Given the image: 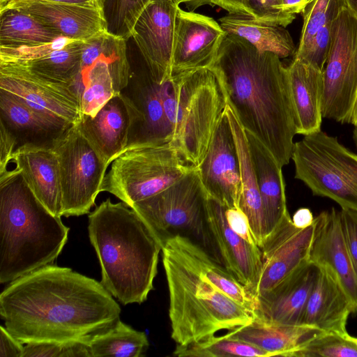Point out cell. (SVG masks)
<instances>
[{
  "mask_svg": "<svg viewBox=\"0 0 357 357\" xmlns=\"http://www.w3.org/2000/svg\"><path fill=\"white\" fill-rule=\"evenodd\" d=\"M120 313L101 282L54 264L10 282L0 294L5 327L23 344L89 337Z\"/></svg>",
  "mask_w": 357,
  "mask_h": 357,
  "instance_id": "cell-1",
  "label": "cell"
},
{
  "mask_svg": "<svg viewBox=\"0 0 357 357\" xmlns=\"http://www.w3.org/2000/svg\"><path fill=\"white\" fill-rule=\"evenodd\" d=\"M227 102L246 131L282 167L291 158L296 132L287 68L271 52H259L245 39L226 33L211 67Z\"/></svg>",
  "mask_w": 357,
  "mask_h": 357,
  "instance_id": "cell-2",
  "label": "cell"
},
{
  "mask_svg": "<svg viewBox=\"0 0 357 357\" xmlns=\"http://www.w3.org/2000/svg\"><path fill=\"white\" fill-rule=\"evenodd\" d=\"M124 202L103 201L89 215V236L101 267V283L123 305L142 303L153 289L162 246Z\"/></svg>",
  "mask_w": 357,
  "mask_h": 357,
  "instance_id": "cell-3",
  "label": "cell"
},
{
  "mask_svg": "<svg viewBox=\"0 0 357 357\" xmlns=\"http://www.w3.org/2000/svg\"><path fill=\"white\" fill-rule=\"evenodd\" d=\"M69 227L36 197L15 168L0 174V282L53 264Z\"/></svg>",
  "mask_w": 357,
  "mask_h": 357,
  "instance_id": "cell-4",
  "label": "cell"
},
{
  "mask_svg": "<svg viewBox=\"0 0 357 357\" xmlns=\"http://www.w3.org/2000/svg\"><path fill=\"white\" fill-rule=\"evenodd\" d=\"M162 255L169 297L171 336L177 344L197 342L252 321L254 312L201 274L172 238L162 245Z\"/></svg>",
  "mask_w": 357,
  "mask_h": 357,
  "instance_id": "cell-5",
  "label": "cell"
},
{
  "mask_svg": "<svg viewBox=\"0 0 357 357\" xmlns=\"http://www.w3.org/2000/svg\"><path fill=\"white\" fill-rule=\"evenodd\" d=\"M171 142L182 158L197 167L204 158L228 104L222 83L212 68L173 75L161 84Z\"/></svg>",
  "mask_w": 357,
  "mask_h": 357,
  "instance_id": "cell-6",
  "label": "cell"
},
{
  "mask_svg": "<svg viewBox=\"0 0 357 357\" xmlns=\"http://www.w3.org/2000/svg\"><path fill=\"white\" fill-rule=\"evenodd\" d=\"M208 194L197 167L159 193L135 203L132 208L161 246L172 236L188 237L219 261L206 220Z\"/></svg>",
  "mask_w": 357,
  "mask_h": 357,
  "instance_id": "cell-7",
  "label": "cell"
},
{
  "mask_svg": "<svg viewBox=\"0 0 357 357\" xmlns=\"http://www.w3.org/2000/svg\"><path fill=\"white\" fill-rule=\"evenodd\" d=\"M294 143L295 178L315 196L357 212V154L321 130Z\"/></svg>",
  "mask_w": 357,
  "mask_h": 357,
  "instance_id": "cell-8",
  "label": "cell"
},
{
  "mask_svg": "<svg viewBox=\"0 0 357 357\" xmlns=\"http://www.w3.org/2000/svg\"><path fill=\"white\" fill-rule=\"evenodd\" d=\"M101 185L130 208L173 185L194 167L170 142L131 146L110 164Z\"/></svg>",
  "mask_w": 357,
  "mask_h": 357,
  "instance_id": "cell-9",
  "label": "cell"
},
{
  "mask_svg": "<svg viewBox=\"0 0 357 357\" xmlns=\"http://www.w3.org/2000/svg\"><path fill=\"white\" fill-rule=\"evenodd\" d=\"M59 166L62 216L89 213L95 204L109 165L72 126L54 149Z\"/></svg>",
  "mask_w": 357,
  "mask_h": 357,
  "instance_id": "cell-10",
  "label": "cell"
},
{
  "mask_svg": "<svg viewBox=\"0 0 357 357\" xmlns=\"http://www.w3.org/2000/svg\"><path fill=\"white\" fill-rule=\"evenodd\" d=\"M323 117L348 123L357 94V15L347 6L333 21L324 70Z\"/></svg>",
  "mask_w": 357,
  "mask_h": 357,
  "instance_id": "cell-11",
  "label": "cell"
},
{
  "mask_svg": "<svg viewBox=\"0 0 357 357\" xmlns=\"http://www.w3.org/2000/svg\"><path fill=\"white\" fill-rule=\"evenodd\" d=\"M0 90L36 111L74 125L82 116L72 86L48 80L16 63L0 61Z\"/></svg>",
  "mask_w": 357,
  "mask_h": 357,
  "instance_id": "cell-12",
  "label": "cell"
},
{
  "mask_svg": "<svg viewBox=\"0 0 357 357\" xmlns=\"http://www.w3.org/2000/svg\"><path fill=\"white\" fill-rule=\"evenodd\" d=\"M119 93L130 114L126 149L171 142V128L164 110L161 84L154 80L146 64L143 70H137L130 66L128 84Z\"/></svg>",
  "mask_w": 357,
  "mask_h": 357,
  "instance_id": "cell-13",
  "label": "cell"
},
{
  "mask_svg": "<svg viewBox=\"0 0 357 357\" xmlns=\"http://www.w3.org/2000/svg\"><path fill=\"white\" fill-rule=\"evenodd\" d=\"M314 227V221L308 227H296L287 213L266 236L260 248L262 268L255 294V300L310 261Z\"/></svg>",
  "mask_w": 357,
  "mask_h": 357,
  "instance_id": "cell-14",
  "label": "cell"
},
{
  "mask_svg": "<svg viewBox=\"0 0 357 357\" xmlns=\"http://www.w3.org/2000/svg\"><path fill=\"white\" fill-rule=\"evenodd\" d=\"M179 5L173 0H151L132 32L153 78L159 84L172 75L175 20Z\"/></svg>",
  "mask_w": 357,
  "mask_h": 357,
  "instance_id": "cell-15",
  "label": "cell"
},
{
  "mask_svg": "<svg viewBox=\"0 0 357 357\" xmlns=\"http://www.w3.org/2000/svg\"><path fill=\"white\" fill-rule=\"evenodd\" d=\"M208 195L228 208H239L241 172L238 153L226 111L208 151L197 167Z\"/></svg>",
  "mask_w": 357,
  "mask_h": 357,
  "instance_id": "cell-16",
  "label": "cell"
},
{
  "mask_svg": "<svg viewBox=\"0 0 357 357\" xmlns=\"http://www.w3.org/2000/svg\"><path fill=\"white\" fill-rule=\"evenodd\" d=\"M226 35L213 18L179 7L175 20L172 76L211 68Z\"/></svg>",
  "mask_w": 357,
  "mask_h": 357,
  "instance_id": "cell-17",
  "label": "cell"
},
{
  "mask_svg": "<svg viewBox=\"0 0 357 357\" xmlns=\"http://www.w3.org/2000/svg\"><path fill=\"white\" fill-rule=\"evenodd\" d=\"M225 208L208 196L209 233L220 262L255 298L262 268L261 251L258 245L249 243L231 230L225 219Z\"/></svg>",
  "mask_w": 357,
  "mask_h": 357,
  "instance_id": "cell-18",
  "label": "cell"
},
{
  "mask_svg": "<svg viewBox=\"0 0 357 357\" xmlns=\"http://www.w3.org/2000/svg\"><path fill=\"white\" fill-rule=\"evenodd\" d=\"M73 125L36 111L0 90V128L11 139L13 153L27 149H54Z\"/></svg>",
  "mask_w": 357,
  "mask_h": 357,
  "instance_id": "cell-19",
  "label": "cell"
},
{
  "mask_svg": "<svg viewBox=\"0 0 357 357\" xmlns=\"http://www.w3.org/2000/svg\"><path fill=\"white\" fill-rule=\"evenodd\" d=\"M315 227L310 261L326 270L351 301L357 312V275L343 238L338 210L321 212L314 218Z\"/></svg>",
  "mask_w": 357,
  "mask_h": 357,
  "instance_id": "cell-20",
  "label": "cell"
},
{
  "mask_svg": "<svg viewBox=\"0 0 357 357\" xmlns=\"http://www.w3.org/2000/svg\"><path fill=\"white\" fill-rule=\"evenodd\" d=\"M24 11L62 37L85 40L104 31L98 5H78L40 0H20L6 4Z\"/></svg>",
  "mask_w": 357,
  "mask_h": 357,
  "instance_id": "cell-21",
  "label": "cell"
},
{
  "mask_svg": "<svg viewBox=\"0 0 357 357\" xmlns=\"http://www.w3.org/2000/svg\"><path fill=\"white\" fill-rule=\"evenodd\" d=\"M317 273V267L310 261L301 266L256 298L254 314L273 322L299 324Z\"/></svg>",
  "mask_w": 357,
  "mask_h": 357,
  "instance_id": "cell-22",
  "label": "cell"
},
{
  "mask_svg": "<svg viewBox=\"0 0 357 357\" xmlns=\"http://www.w3.org/2000/svg\"><path fill=\"white\" fill-rule=\"evenodd\" d=\"M76 126L109 165L127 147L130 128V111L121 95L118 93L95 116L82 114Z\"/></svg>",
  "mask_w": 357,
  "mask_h": 357,
  "instance_id": "cell-23",
  "label": "cell"
},
{
  "mask_svg": "<svg viewBox=\"0 0 357 357\" xmlns=\"http://www.w3.org/2000/svg\"><path fill=\"white\" fill-rule=\"evenodd\" d=\"M287 68L296 134L306 135L320 130L324 118L323 70L298 59Z\"/></svg>",
  "mask_w": 357,
  "mask_h": 357,
  "instance_id": "cell-24",
  "label": "cell"
},
{
  "mask_svg": "<svg viewBox=\"0 0 357 357\" xmlns=\"http://www.w3.org/2000/svg\"><path fill=\"white\" fill-rule=\"evenodd\" d=\"M354 306L337 282L324 269L317 267L316 279L299 324L344 336Z\"/></svg>",
  "mask_w": 357,
  "mask_h": 357,
  "instance_id": "cell-25",
  "label": "cell"
},
{
  "mask_svg": "<svg viewBox=\"0 0 357 357\" xmlns=\"http://www.w3.org/2000/svg\"><path fill=\"white\" fill-rule=\"evenodd\" d=\"M245 132L262 203L266 238L289 213L282 167L266 147Z\"/></svg>",
  "mask_w": 357,
  "mask_h": 357,
  "instance_id": "cell-26",
  "label": "cell"
},
{
  "mask_svg": "<svg viewBox=\"0 0 357 357\" xmlns=\"http://www.w3.org/2000/svg\"><path fill=\"white\" fill-rule=\"evenodd\" d=\"M10 162L38 200L54 215L62 216V194L57 155L53 149H27L14 153Z\"/></svg>",
  "mask_w": 357,
  "mask_h": 357,
  "instance_id": "cell-27",
  "label": "cell"
},
{
  "mask_svg": "<svg viewBox=\"0 0 357 357\" xmlns=\"http://www.w3.org/2000/svg\"><path fill=\"white\" fill-rule=\"evenodd\" d=\"M322 332L307 325L273 322L254 314L250 324L228 331L225 335L256 346L270 356L289 357L298 347Z\"/></svg>",
  "mask_w": 357,
  "mask_h": 357,
  "instance_id": "cell-28",
  "label": "cell"
},
{
  "mask_svg": "<svg viewBox=\"0 0 357 357\" xmlns=\"http://www.w3.org/2000/svg\"><path fill=\"white\" fill-rule=\"evenodd\" d=\"M226 114L235 139L241 172V194L239 208L246 215L257 245L261 248L265 238L262 203L258 188L245 130L229 104Z\"/></svg>",
  "mask_w": 357,
  "mask_h": 357,
  "instance_id": "cell-29",
  "label": "cell"
},
{
  "mask_svg": "<svg viewBox=\"0 0 357 357\" xmlns=\"http://www.w3.org/2000/svg\"><path fill=\"white\" fill-rule=\"evenodd\" d=\"M226 33L241 37L259 52H271L280 59L294 55L296 47L284 27L260 22L248 15L229 13L219 19Z\"/></svg>",
  "mask_w": 357,
  "mask_h": 357,
  "instance_id": "cell-30",
  "label": "cell"
},
{
  "mask_svg": "<svg viewBox=\"0 0 357 357\" xmlns=\"http://www.w3.org/2000/svg\"><path fill=\"white\" fill-rule=\"evenodd\" d=\"M171 238L201 274L237 303L255 312L256 301L250 291L204 247L184 236L176 235Z\"/></svg>",
  "mask_w": 357,
  "mask_h": 357,
  "instance_id": "cell-31",
  "label": "cell"
},
{
  "mask_svg": "<svg viewBox=\"0 0 357 357\" xmlns=\"http://www.w3.org/2000/svg\"><path fill=\"white\" fill-rule=\"evenodd\" d=\"M83 42L81 69L73 87L80 82L96 61L101 59L107 63L115 90L119 93L127 85L130 71L126 40L104 30Z\"/></svg>",
  "mask_w": 357,
  "mask_h": 357,
  "instance_id": "cell-32",
  "label": "cell"
},
{
  "mask_svg": "<svg viewBox=\"0 0 357 357\" xmlns=\"http://www.w3.org/2000/svg\"><path fill=\"white\" fill-rule=\"evenodd\" d=\"M62 37L31 15L15 7L0 8V47H34Z\"/></svg>",
  "mask_w": 357,
  "mask_h": 357,
  "instance_id": "cell-33",
  "label": "cell"
},
{
  "mask_svg": "<svg viewBox=\"0 0 357 357\" xmlns=\"http://www.w3.org/2000/svg\"><path fill=\"white\" fill-rule=\"evenodd\" d=\"M83 40H73L63 48L16 63L48 80L73 86L81 69Z\"/></svg>",
  "mask_w": 357,
  "mask_h": 357,
  "instance_id": "cell-34",
  "label": "cell"
},
{
  "mask_svg": "<svg viewBox=\"0 0 357 357\" xmlns=\"http://www.w3.org/2000/svg\"><path fill=\"white\" fill-rule=\"evenodd\" d=\"M149 346L144 332L133 329L119 319L89 340L91 357H142Z\"/></svg>",
  "mask_w": 357,
  "mask_h": 357,
  "instance_id": "cell-35",
  "label": "cell"
},
{
  "mask_svg": "<svg viewBox=\"0 0 357 357\" xmlns=\"http://www.w3.org/2000/svg\"><path fill=\"white\" fill-rule=\"evenodd\" d=\"M74 90L80 100L82 114L91 116L118 94L109 66L101 59L95 61Z\"/></svg>",
  "mask_w": 357,
  "mask_h": 357,
  "instance_id": "cell-36",
  "label": "cell"
},
{
  "mask_svg": "<svg viewBox=\"0 0 357 357\" xmlns=\"http://www.w3.org/2000/svg\"><path fill=\"white\" fill-rule=\"evenodd\" d=\"M173 354L178 357H271L267 351L256 346L225 335H214L185 345L177 344Z\"/></svg>",
  "mask_w": 357,
  "mask_h": 357,
  "instance_id": "cell-37",
  "label": "cell"
},
{
  "mask_svg": "<svg viewBox=\"0 0 357 357\" xmlns=\"http://www.w3.org/2000/svg\"><path fill=\"white\" fill-rule=\"evenodd\" d=\"M151 0H98L105 30L126 41L132 37L134 25Z\"/></svg>",
  "mask_w": 357,
  "mask_h": 357,
  "instance_id": "cell-38",
  "label": "cell"
},
{
  "mask_svg": "<svg viewBox=\"0 0 357 357\" xmlns=\"http://www.w3.org/2000/svg\"><path fill=\"white\" fill-rule=\"evenodd\" d=\"M346 6L344 0H308L302 12L303 25L298 47L294 57L300 56L319 30L333 21Z\"/></svg>",
  "mask_w": 357,
  "mask_h": 357,
  "instance_id": "cell-39",
  "label": "cell"
},
{
  "mask_svg": "<svg viewBox=\"0 0 357 357\" xmlns=\"http://www.w3.org/2000/svg\"><path fill=\"white\" fill-rule=\"evenodd\" d=\"M289 357H357V347L345 336L322 332L298 347Z\"/></svg>",
  "mask_w": 357,
  "mask_h": 357,
  "instance_id": "cell-40",
  "label": "cell"
},
{
  "mask_svg": "<svg viewBox=\"0 0 357 357\" xmlns=\"http://www.w3.org/2000/svg\"><path fill=\"white\" fill-rule=\"evenodd\" d=\"M89 338L27 343L24 346L22 357H91Z\"/></svg>",
  "mask_w": 357,
  "mask_h": 357,
  "instance_id": "cell-41",
  "label": "cell"
},
{
  "mask_svg": "<svg viewBox=\"0 0 357 357\" xmlns=\"http://www.w3.org/2000/svg\"><path fill=\"white\" fill-rule=\"evenodd\" d=\"M244 5L250 16L267 24L286 27L296 18L283 9L282 0H244Z\"/></svg>",
  "mask_w": 357,
  "mask_h": 357,
  "instance_id": "cell-42",
  "label": "cell"
},
{
  "mask_svg": "<svg viewBox=\"0 0 357 357\" xmlns=\"http://www.w3.org/2000/svg\"><path fill=\"white\" fill-rule=\"evenodd\" d=\"M333 21L319 29L305 51L300 56L294 59L304 60L324 70L333 43Z\"/></svg>",
  "mask_w": 357,
  "mask_h": 357,
  "instance_id": "cell-43",
  "label": "cell"
},
{
  "mask_svg": "<svg viewBox=\"0 0 357 357\" xmlns=\"http://www.w3.org/2000/svg\"><path fill=\"white\" fill-rule=\"evenodd\" d=\"M73 40L68 38L60 37L52 43L34 47H0V61H22L36 59L63 48Z\"/></svg>",
  "mask_w": 357,
  "mask_h": 357,
  "instance_id": "cell-44",
  "label": "cell"
},
{
  "mask_svg": "<svg viewBox=\"0 0 357 357\" xmlns=\"http://www.w3.org/2000/svg\"><path fill=\"white\" fill-rule=\"evenodd\" d=\"M338 216L344 243L357 275V212L341 208Z\"/></svg>",
  "mask_w": 357,
  "mask_h": 357,
  "instance_id": "cell-45",
  "label": "cell"
},
{
  "mask_svg": "<svg viewBox=\"0 0 357 357\" xmlns=\"http://www.w3.org/2000/svg\"><path fill=\"white\" fill-rule=\"evenodd\" d=\"M225 216L231 230L252 245H257L248 219L240 208H225Z\"/></svg>",
  "mask_w": 357,
  "mask_h": 357,
  "instance_id": "cell-46",
  "label": "cell"
},
{
  "mask_svg": "<svg viewBox=\"0 0 357 357\" xmlns=\"http://www.w3.org/2000/svg\"><path fill=\"white\" fill-rule=\"evenodd\" d=\"M24 346L5 326L0 327V356L22 357Z\"/></svg>",
  "mask_w": 357,
  "mask_h": 357,
  "instance_id": "cell-47",
  "label": "cell"
},
{
  "mask_svg": "<svg viewBox=\"0 0 357 357\" xmlns=\"http://www.w3.org/2000/svg\"><path fill=\"white\" fill-rule=\"evenodd\" d=\"M294 225L300 229H304L312 225L314 221V217L308 208H300L291 218Z\"/></svg>",
  "mask_w": 357,
  "mask_h": 357,
  "instance_id": "cell-48",
  "label": "cell"
},
{
  "mask_svg": "<svg viewBox=\"0 0 357 357\" xmlns=\"http://www.w3.org/2000/svg\"><path fill=\"white\" fill-rule=\"evenodd\" d=\"M220 7L229 13L248 15L244 5V0H220Z\"/></svg>",
  "mask_w": 357,
  "mask_h": 357,
  "instance_id": "cell-49",
  "label": "cell"
},
{
  "mask_svg": "<svg viewBox=\"0 0 357 357\" xmlns=\"http://www.w3.org/2000/svg\"><path fill=\"white\" fill-rule=\"evenodd\" d=\"M308 0H282L283 9L291 14L302 13Z\"/></svg>",
  "mask_w": 357,
  "mask_h": 357,
  "instance_id": "cell-50",
  "label": "cell"
},
{
  "mask_svg": "<svg viewBox=\"0 0 357 357\" xmlns=\"http://www.w3.org/2000/svg\"><path fill=\"white\" fill-rule=\"evenodd\" d=\"M178 5L184 3L189 11H193L198 7L206 4L217 5L220 7V0H173Z\"/></svg>",
  "mask_w": 357,
  "mask_h": 357,
  "instance_id": "cell-51",
  "label": "cell"
},
{
  "mask_svg": "<svg viewBox=\"0 0 357 357\" xmlns=\"http://www.w3.org/2000/svg\"><path fill=\"white\" fill-rule=\"evenodd\" d=\"M56 3H63L78 5H98L97 0H40Z\"/></svg>",
  "mask_w": 357,
  "mask_h": 357,
  "instance_id": "cell-52",
  "label": "cell"
},
{
  "mask_svg": "<svg viewBox=\"0 0 357 357\" xmlns=\"http://www.w3.org/2000/svg\"><path fill=\"white\" fill-rule=\"evenodd\" d=\"M348 123L353 125L354 127L357 126V94L352 107Z\"/></svg>",
  "mask_w": 357,
  "mask_h": 357,
  "instance_id": "cell-53",
  "label": "cell"
},
{
  "mask_svg": "<svg viewBox=\"0 0 357 357\" xmlns=\"http://www.w3.org/2000/svg\"><path fill=\"white\" fill-rule=\"evenodd\" d=\"M347 7L357 15V0H344Z\"/></svg>",
  "mask_w": 357,
  "mask_h": 357,
  "instance_id": "cell-54",
  "label": "cell"
},
{
  "mask_svg": "<svg viewBox=\"0 0 357 357\" xmlns=\"http://www.w3.org/2000/svg\"><path fill=\"white\" fill-rule=\"evenodd\" d=\"M344 336L357 347V337L350 335L348 333Z\"/></svg>",
  "mask_w": 357,
  "mask_h": 357,
  "instance_id": "cell-55",
  "label": "cell"
},
{
  "mask_svg": "<svg viewBox=\"0 0 357 357\" xmlns=\"http://www.w3.org/2000/svg\"><path fill=\"white\" fill-rule=\"evenodd\" d=\"M352 136H353V140L354 142L355 146L357 149V126L354 127Z\"/></svg>",
  "mask_w": 357,
  "mask_h": 357,
  "instance_id": "cell-56",
  "label": "cell"
},
{
  "mask_svg": "<svg viewBox=\"0 0 357 357\" xmlns=\"http://www.w3.org/2000/svg\"><path fill=\"white\" fill-rule=\"evenodd\" d=\"M20 1V0H6V1L3 5L0 6V8L6 6L8 3H12V2H15V1Z\"/></svg>",
  "mask_w": 357,
  "mask_h": 357,
  "instance_id": "cell-57",
  "label": "cell"
},
{
  "mask_svg": "<svg viewBox=\"0 0 357 357\" xmlns=\"http://www.w3.org/2000/svg\"><path fill=\"white\" fill-rule=\"evenodd\" d=\"M6 1V0H0V6L3 5Z\"/></svg>",
  "mask_w": 357,
  "mask_h": 357,
  "instance_id": "cell-58",
  "label": "cell"
},
{
  "mask_svg": "<svg viewBox=\"0 0 357 357\" xmlns=\"http://www.w3.org/2000/svg\"><path fill=\"white\" fill-rule=\"evenodd\" d=\"M98 1V0H97Z\"/></svg>",
  "mask_w": 357,
  "mask_h": 357,
  "instance_id": "cell-59",
  "label": "cell"
}]
</instances>
